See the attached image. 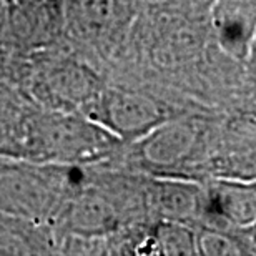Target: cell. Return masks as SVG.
<instances>
[{"instance_id": "obj_1", "label": "cell", "mask_w": 256, "mask_h": 256, "mask_svg": "<svg viewBox=\"0 0 256 256\" xmlns=\"http://www.w3.org/2000/svg\"><path fill=\"white\" fill-rule=\"evenodd\" d=\"M66 165L38 162L0 168V213L35 224L57 220L72 196Z\"/></svg>"}, {"instance_id": "obj_2", "label": "cell", "mask_w": 256, "mask_h": 256, "mask_svg": "<svg viewBox=\"0 0 256 256\" xmlns=\"http://www.w3.org/2000/svg\"><path fill=\"white\" fill-rule=\"evenodd\" d=\"M115 140L88 116L52 110L27 125L24 148L34 162L70 166L104 156Z\"/></svg>"}, {"instance_id": "obj_3", "label": "cell", "mask_w": 256, "mask_h": 256, "mask_svg": "<svg viewBox=\"0 0 256 256\" xmlns=\"http://www.w3.org/2000/svg\"><path fill=\"white\" fill-rule=\"evenodd\" d=\"M84 110L90 120L122 140L145 136L170 118L160 102L142 92L126 88L100 90Z\"/></svg>"}, {"instance_id": "obj_4", "label": "cell", "mask_w": 256, "mask_h": 256, "mask_svg": "<svg viewBox=\"0 0 256 256\" xmlns=\"http://www.w3.org/2000/svg\"><path fill=\"white\" fill-rule=\"evenodd\" d=\"M62 14L75 38L102 47L125 34L133 18V0H62Z\"/></svg>"}, {"instance_id": "obj_5", "label": "cell", "mask_w": 256, "mask_h": 256, "mask_svg": "<svg viewBox=\"0 0 256 256\" xmlns=\"http://www.w3.org/2000/svg\"><path fill=\"white\" fill-rule=\"evenodd\" d=\"M98 80L88 68L78 62L60 60L52 62L40 72L35 84V94L50 102L54 110H66L74 106L85 108L98 95Z\"/></svg>"}, {"instance_id": "obj_6", "label": "cell", "mask_w": 256, "mask_h": 256, "mask_svg": "<svg viewBox=\"0 0 256 256\" xmlns=\"http://www.w3.org/2000/svg\"><path fill=\"white\" fill-rule=\"evenodd\" d=\"M58 218L76 238H104L118 228L120 210L108 194L88 188L72 194Z\"/></svg>"}, {"instance_id": "obj_7", "label": "cell", "mask_w": 256, "mask_h": 256, "mask_svg": "<svg viewBox=\"0 0 256 256\" xmlns=\"http://www.w3.org/2000/svg\"><path fill=\"white\" fill-rule=\"evenodd\" d=\"M226 226H253L256 220L254 183L216 180L203 188V213Z\"/></svg>"}, {"instance_id": "obj_8", "label": "cell", "mask_w": 256, "mask_h": 256, "mask_svg": "<svg viewBox=\"0 0 256 256\" xmlns=\"http://www.w3.org/2000/svg\"><path fill=\"white\" fill-rule=\"evenodd\" d=\"M200 138L198 126L186 120H165L142 136V158L155 168H173L192 156Z\"/></svg>"}, {"instance_id": "obj_9", "label": "cell", "mask_w": 256, "mask_h": 256, "mask_svg": "<svg viewBox=\"0 0 256 256\" xmlns=\"http://www.w3.org/2000/svg\"><path fill=\"white\" fill-rule=\"evenodd\" d=\"M148 203L162 220L188 223L203 213V188L180 180H155L148 186Z\"/></svg>"}, {"instance_id": "obj_10", "label": "cell", "mask_w": 256, "mask_h": 256, "mask_svg": "<svg viewBox=\"0 0 256 256\" xmlns=\"http://www.w3.org/2000/svg\"><path fill=\"white\" fill-rule=\"evenodd\" d=\"M213 24L233 57H244L254 35V0H213Z\"/></svg>"}, {"instance_id": "obj_11", "label": "cell", "mask_w": 256, "mask_h": 256, "mask_svg": "<svg viewBox=\"0 0 256 256\" xmlns=\"http://www.w3.org/2000/svg\"><path fill=\"white\" fill-rule=\"evenodd\" d=\"M136 250L138 254H198L196 232L188 223L162 220L146 243Z\"/></svg>"}, {"instance_id": "obj_12", "label": "cell", "mask_w": 256, "mask_h": 256, "mask_svg": "<svg viewBox=\"0 0 256 256\" xmlns=\"http://www.w3.org/2000/svg\"><path fill=\"white\" fill-rule=\"evenodd\" d=\"M38 224L0 213V254H35L47 246L38 243L34 230Z\"/></svg>"}, {"instance_id": "obj_13", "label": "cell", "mask_w": 256, "mask_h": 256, "mask_svg": "<svg viewBox=\"0 0 256 256\" xmlns=\"http://www.w3.org/2000/svg\"><path fill=\"white\" fill-rule=\"evenodd\" d=\"M196 252L198 254L222 256V254H243V244L232 234L220 228H204L196 233Z\"/></svg>"}, {"instance_id": "obj_14", "label": "cell", "mask_w": 256, "mask_h": 256, "mask_svg": "<svg viewBox=\"0 0 256 256\" xmlns=\"http://www.w3.org/2000/svg\"><path fill=\"white\" fill-rule=\"evenodd\" d=\"M190 2L196 4V5H206V7H212L213 0H190Z\"/></svg>"}, {"instance_id": "obj_15", "label": "cell", "mask_w": 256, "mask_h": 256, "mask_svg": "<svg viewBox=\"0 0 256 256\" xmlns=\"http://www.w3.org/2000/svg\"><path fill=\"white\" fill-rule=\"evenodd\" d=\"M7 2H8V5H14L15 2H17V0H7Z\"/></svg>"}]
</instances>
